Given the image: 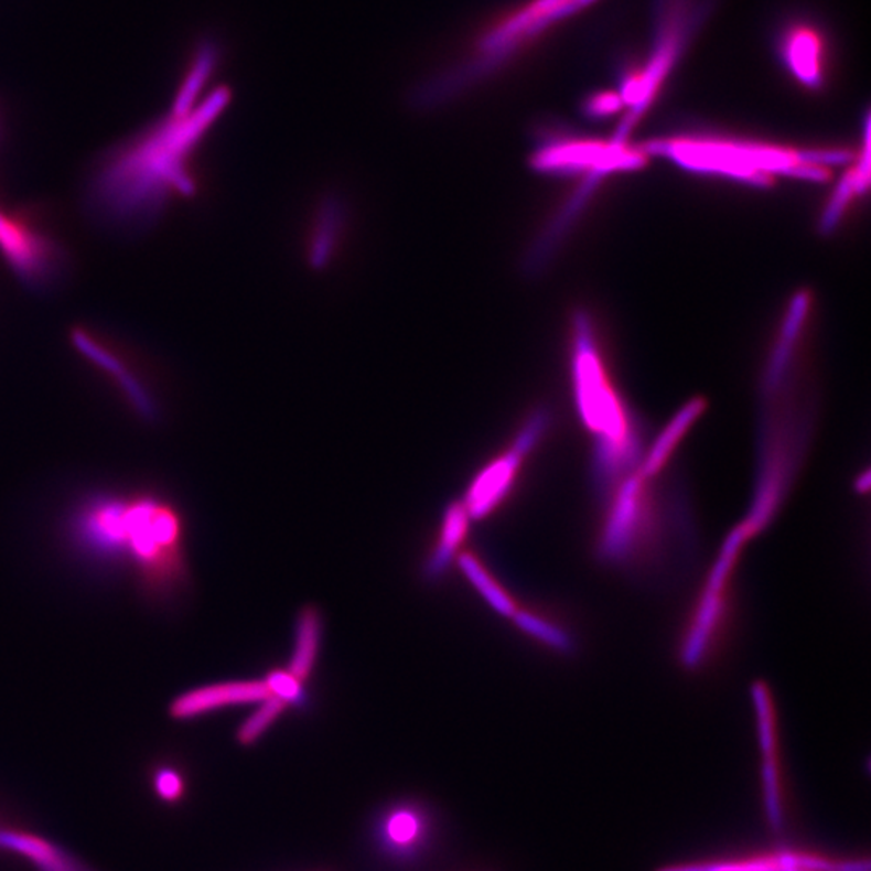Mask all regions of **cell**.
<instances>
[{
	"mask_svg": "<svg viewBox=\"0 0 871 871\" xmlns=\"http://www.w3.org/2000/svg\"><path fill=\"white\" fill-rule=\"evenodd\" d=\"M157 789H159L160 796L173 800L176 799L181 791H183V783H181L180 776L172 772V770H162L160 775L157 776Z\"/></svg>",
	"mask_w": 871,
	"mask_h": 871,
	"instance_id": "cell-26",
	"label": "cell"
},
{
	"mask_svg": "<svg viewBox=\"0 0 871 871\" xmlns=\"http://www.w3.org/2000/svg\"><path fill=\"white\" fill-rule=\"evenodd\" d=\"M0 846L33 857V860L43 865L45 871H72L68 862L62 859L61 852L52 846L45 845L41 839L15 835V832H0Z\"/></svg>",
	"mask_w": 871,
	"mask_h": 871,
	"instance_id": "cell-18",
	"label": "cell"
},
{
	"mask_svg": "<svg viewBox=\"0 0 871 871\" xmlns=\"http://www.w3.org/2000/svg\"><path fill=\"white\" fill-rule=\"evenodd\" d=\"M268 697L270 691L264 679L214 682L178 696L170 706V713L173 719L190 720L223 707L260 703Z\"/></svg>",
	"mask_w": 871,
	"mask_h": 871,
	"instance_id": "cell-12",
	"label": "cell"
},
{
	"mask_svg": "<svg viewBox=\"0 0 871 871\" xmlns=\"http://www.w3.org/2000/svg\"><path fill=\"white\" fill-rule=\"evenodd\" d=\"M773 862H775V860H773ZM770 871H806V870H799V869H778V867H776V865H775V867H773V869H772V870H770Z\"/></svg>",
	"mask_w": 871,
	"mask_h": 871,
	"instance_id": "cell-28",
	"label": "cell"
},
{
	"mask_svg": "<svg viewBox=\"0 0 871 871\" xmlns=\"http://www.w3.org/2000/svg\"><path fill=\"white\" fill-rule=\"evenodd\" d=\"M455 562H458L466 581L478 591L481 598L487 602V605L494 612L499 613L502 616H507V619H512L517 613L518 605L515 599L505 591L499 581L493 577V573L481 563L476 553L470 552V550H462Z\"/></svg>",
	"mask_w": 871,
	"mask_h": 871,
	"instance_id": "cell-16",
	"label": "cell"
},
{
	"mask_svg": "<svg viewBox=\"0 0 871 871\" xmlns=\"http://www.w3.org/2000/svg\"><path fill=\"white\" fill-rule=\"evenodd\" d=\"M763 794H765V810L770 827L773 831H782L784 825L782 787H779V773L773 755L766 757L762 770Z\"/></svg>",
	"mask_w": 871,
	"mask_h": 871,
	"instance_id": "cell-21",
	"label": "cell"
},
{
	"mask_svg": "<svg viewBox=\"0 0 871 871\" xmlns=\"http://www.w3.org/2000/svg\"><path fill=\"white\" fill-rule=\"evenodd\" d=\"M55 535L73 566L125 578L157 607H173L191 588L186 515L160 487L82 491L65 505Z\"/></svg>",
	"mask_w": 871,
	"mask_h": 871,
	"instance_id": "cell-1",
	"label": "cell"
},
{
	"mask_svg": "<svg viewBox=\"0 0 871 871\" xmlns=\"http://www.w3.org/2000/svg\"><path fill=\"white\" fill-rule=\"evenodd\" d=\"M707 12V0H655L653 47L646 61L626 72L623 78L619 93L625 104V117L613 132V142L630 144L633 131L654 106Z\"/></svg>",
	"mask_w": 871,
	"mask_h": 871,
	"instance_id": "cell-6",
	"label": "cell"
},
{
	"mask_svg": "<svg viewBox=\"0 0 871 871\" xmlns=\"http://www.w3.org/2000/svg\"><path fill=\"white\" fill-rule=\"evenodd\" d=\"M601 0H525L481 24L455 57L415 93L418 107H436L499 75L568 20Z\"/></svg>",
	"mask_w": 871,
	"mask_h": 871,
	"instance_id": "cell-3",
	"label": "cell"
},
{
	"mask_svg": "<svg viewBox=\"0 0 871 871\" xmlns=\"http://www.w3.org/2000/svg\"><path fill=\"white\" fill-rule=\"evenodd\" d=\"M270 696L283 700L286 706H304L307 702L304 682L299 681L288 670H271L265 676Z\"/></svg>",
	"mask_w": 871,
	"mask_h": 871,
	"instance_id": "cell-22",
	"label": "cell"
},
{
	"mask_svg": "<svg viewBox=\"0 0 871 871\" xmlns=\"http://www.w3.org/2000/svg\"><path fill=\"white\" fill-rule=\"evenodd\" d=\"M512 619H514L515 625H517L521 632L529 634V636L535 637V639L541 641V643L552 647V649L567 650L568 647H570V639H568L563 630H560L556 623L542 619L539 613L517 610V613H515Z\"/></svg>",
	"mask_w": 871,
	"mask_h": 871,
	"instance_id": "cell-19",
	"label": "cell"
},
{
	"mask_svg": "<svg viewBox=\"0 0 871 871\" xmlns=\"http://www.w3.org/2000/svg\"><path fill=\"white\" fill-rule=\"evenodd\" d=\"M418 829H420V824H418L417 817L407 810L396 811L388 824L389 838L400 846L413 841L417 838Z\"/></svg>",
	"mask_w": 871,
	"mask_h": 871,
	"instance_id": "cell-25",
	"label": "cell"
},
{
	"mask_svg": "<svg viewBox=\"0 0 871 871\" xmlns=\"http://www.w3.org/2000/svg\"><path fill=\"white\" fill-rule=\"evenodd\" d=\"M641 149L647 157L670 160L689 172L727 176L755 187L772 186L776 176L824 183L831 176V166L856 157L848 149L783 148L721 136L657 138Z\"/></svg>",
	"mask_w": 871,
	"mask_h": 871,
	"instance_id": "cell-4",
	"label": "cell"
},
{
	"mask_svg": "<svg viewBox=\"0 0 871 871\" xmlns=\"http://www.w3.org/2000/svg\"><path fill=\"white\" fill-rule=\"evenodd\" d=\"M775 867L773 859L751 860L741 863H712L706 871H770Z\"/></svg>",
	"mask_w": 871,
	"mask_h": 871,
	"instance_id": "cell-27",
	"label": "cell"
},
{
	"mask_svg": "<svg viewBox=\"0 0 871 871\" xmlns=\"http://www.w3.org/2000/svg\"><path fill=\"white\" fill-rule=\"evenodd\" d=\"M323 619L319 607L305 605L295 619L294 649L289 660V674L305 682L315 670L322 646Z\"/></svg>",
	"mask_w": 871,
	"mask_h": 871,
	"instance_id": "cell-15",
	"label": "cell"
},
{
	"mask_svg": "<svg viewBox=\"0 0 871 871\" xmlns=\"http://www.w3.org/2000/svg\"><path fill=\"white\" fill-rule=\"evenodd\" d=\"M776 55L791 78L808 90L827 85L831 66V41L814 20H789L776 34Z\"/></svg>",
	"mask_w": 871,
	"mask_h": 871,
	"instance_id": "cell-10",
	"label": "cell"
},
{
	"mask_svg": "<svg viewBox=\"0 0 871 871\" xmlns=\"http://www.w3.org/2000/svg\"><path fill=\"white\" fill-rule=\"evenodd\" d=\"M571 378L581 418L599 438V458L609 469L632 459L636 424L610 378L591 315L581 309L571 319Z\"/></svg>",
	"mask_w": 871,
	"mask_h": 871,
	"instance_id": "cell-5",
	"label": "cell"
},
{
	"mask_svg": "<svg viewBox=\"0 0 871 871\" xmlns=\"http://www.w3.org/2000/svg\"><path fill=\"white\" fill-rule=\"evenodd\" d=\"M472 518L462 501H452L442 515L438 541L423 566V578L430 583L441 580L462 552Z\"/></svg>",
	"mask_w": 871,
	"mask_h": 871,
	"instance_id": "cell-13",
	"label": "cell"
},
{
	"mask_svg": "<svg viewBox=\"0 0 871 871\" xmlns=\"http://www.w3.org/2000/svg\"><path fill=\"white\" fill-rule=\"evenodd\" d=\"M583 110L591 118H607L625 110V104L619 90H599L584 100Z\"/></svg>",
	"mask_w": 871,
	"mask_h": 871,
	"instance_id": "cell-24",
	"label": "cell"
},
{
	"mask_svg": "<svg viewBox=\"0 0 871 871\" xmlns=\"http://www.w3.org/2000/svg\"><path fill=\"white\" fill-rule=\"evenodd\" d=\"M286 703L277 697L270 696L259 703L252 716L249 717L238 731V740L240 744H254L275 721L284 712Z\"/></svg>",
	"mask_w": 871,
	"mask_h": 871,
	"instance_id": "cell-20",
	"label": "cell"
},
{
	"mask_svg": "<svg viewBox=\"0 0 871 871\" xmlns=\"http://www.w3.org/2000/svg\"><path fill=\"white\" fill-rule=\"evenodd\" d=\"M649 157L641 148L632 144H616L610 141H595V139H559L547 142L533 157V165L545 173L583 174L584 180L580 190L574 193L563 208V214L557 217L552 228L542 238L546 243L556 246L560 236L568 226L574 222L581 208L588 204L592 193L598 190L605 176L623 172H636L646 166Z\"/></svg>",
	"mask_w": 871,
	"mask_h": 871,
	"instance_id": "cell-7",
	"label": "cell"
},
{
	"mask_svg": "<svg viewBox=\"0 0 871 871\" xmlns=\"http://www.w3.org/2000/svg\"><path fill=\"white\" fill-rule=\"evenodd\" d=\"M201 97L180 90L172 114L111 149L97 163L87 204L100 222L123 229L144 228L173 198L194 194V153L229 99L225 89Z\"/></svg>",
	"mask_w": 871,
	"mask_h": 871,
	"instance_id": "cell-2",
	"label": "cell"
},
{
	"mask_svg": "<svg viewBox=\"0 0 871 871\" xmlns=\"http://www.w3.org/2000/svg\"><path fill=\"white\" fill-rule=\"evenodd\" d=\"M755 709L759 716V734H761V748L765 757L773 755L775 749V728H773V712L770 706V697L765 689L757 686L754 691Z\"/></svg>",
	"mask_w": 871,
	"mask_h": 871,
	"instance_id": "cell-23",
	"label": "cell"
},
{
	"mask_svg": "<svg viewBox=\"0 0 871 871\" xmlns=\"http://www.w3.org/2000/svg\"><path fill=\"white\" fill-rule=\"evenodd\" d=\"M0 254L31 288L44 289L61 278L65 250L33 212L9 211L0 205Z\"/></svg>",
	"mask_w": 871,
	"mask_h": 871,
	"instance_id": "cell-8",
	"label": "cell"
},
{
	"mask_svg": "<svg viewBox=\"0 0 871 871\" xmlns=\"http://www.w3.org/2000/svg\"><path fill=\"white\" fill-rule=\"evenodd\" d=\"M852 165L839 181L835 193L825 207L820 219V232L824 235L835 232L845 217L846 211L857 197H862L869 193L870 187V118L865 117V130H863V146L859 155L853 157Z\"/></svg>",
	"mask_w": 871,
	"mask_h": 871,
	"instance_id": "cell-14",
	"label": "cell"
},
{
	"mask_svg": "<svg viewBox=\"0 0 871 871\" xmlns=\"http://www.w3.org/2000/svg\"><path fill=\"white\" fill-rule=\"evenodd\" d=\"M702 410L703 402L700 399L691 400L688 406L679 410V413L668 424L667 431L660 436L657 444L654 445L649 455V462H647L646 473L657 472L664 465L665 460L674 451L676 442L685 436L688 428L695 423L696 418H699V415L702 413Z\"/></svg>",
	"mask_w": 871,
	"mask_h": 871,
	"instance_id": "cell-17",
	"label": "cell"
},
{
	"mask_svg": "<svg viewBox=\"0 0 871 871\" xmlns=\"http://www.w3.org/2000/svg\"><path fill=\"white\" fill-rule=\"evenodd\" d=\"M549 417L545 410L535 412L525 421L520 433L499 458L491 460L473 478L463 496V505L472 521L484 520L510 496L525 459L535 451L545 434Z\"/></svg>",
	"mask_w": 871,
	"mask_h": 871,
	"instance_id": "cell-9",
	"label": "cell"
},
{
	"mask_svg": "<svg viewBox=\"0 0 871 871\" xmlns=\"http://www.w3.org/2000/svg\"><path fill=\"white\" fill-rule=\"evenodd\" d=\"M75 344L89 361L114 379L115 386L123 394L125 400L131 409L144 421H157L162 413L159 397L153 391L151 383L139 370L135 372V364L128 357L121 358L117 348L109 346L104 341L97 340L87 331H76Z\"/></svg>",
	"mask_w": 871,
	"mask_h": 871,
	"instance_id": "cell-11",
	"label": "cell"
}]
</instances>
